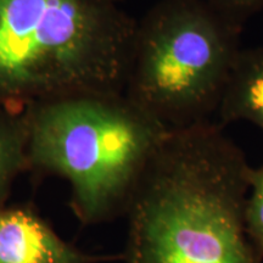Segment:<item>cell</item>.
Returning <instances> with one entry per match:
<instances>
[{"mask_svg":"<svg viewBox=\"0 0 263 263\" xmlns=\"http://www.w3.org/2000/svg\"><path fill=\"white\" fill-rule=\"evenodd\" d=\"M240 32L206 0H160L137 21L123 93L170 130L210 122Z\"/></svg>","mask_w":263,"mask_h":263,"instance_id":"obj_4","label":"cell"},{"mask_svg":"<svg viewBox=\"0 0 263 263\" xmlns=\"http://www.w3.org/2000/svg\"><path fill=\"white\" fill-rule=\"evenodd\" d=\"M217 114L222 126L246 121L263 132V45L240 50Z\"/></svg>","mask_w":263,"mask_h":263,"instance_id":"obj_6","label":"cell"},{"mask_svg":"<svg viewBox=\"0 0 263 263\" xmlns=\"http://www.w3.org/2000/svg\"><path fill=\"white\" fill-rule=\"evenodd\" d=\"M121 256L87 254L61 238L37 212L25 206L0 209V263H99Z\"/></svg>","mask_w":263,"mask_h":263,"instance_id":"obj_5","label":"cell"},{"mask_svg":"<svg viewBox=\"0 0 263 263\" xmlns=\"http://www.w3.org/2000/svg\"><path fill=\"white\" fill-rule=\"evenodd\" d=\"M227 22L238 29L263 9V0H206Z\"/></svg>","mask_w":263,"mask_h":263,"instance_id":"obj_9","label":"cell"},{"mask_svg":"<svg viewBox=\"0 0 263 263\" xmlns=\"http://www.w3.org/2000/svg\"><path fill=\"white\" fill-rule=\"evenodd\" d=\"M26 106L0 105V209L21 172L28 168Z\"/></svg>","mask_w":263,"mask_h":263,"instance_id":"obj_7","label":"cell"},{"mask_svg":"<svg viewBox=\"0 0 263 263\" xmlns=\"http://www.w3.org/2000/svg\"><path fill=\"white\" fill-rule=\"evenodd\" d=\"M28 167L70 184L85 226L126 212L170 129L124 93L44 100L26 106Z\"/></svg>","mask_w":263,"mask_h":263,"instance_id":"obj_3","label":"cell"},{"mask_svg":"<svg viewBox=\"0 0 263 263\" xmlns=\"http://www.w3.org/2000/svg\"><path fill=\"white\" fill-rule=\"evenodd\" d=\"M136 28L116 0H0V105L123 93Z\"/></svg>","mask_w":263,"mask_h":263,"instance_id":"obj_2","label":"cell"},{"mask_svg":"<svg viewBox=\"0 0 263 263\" xmlns=\"http://www.w3.org/2000/svg\"><path fill=\"white\" fill-rule=\"evenodd\" d=\"M252 172L222 124L170 130L124 212V263H262L246 227Z\"/></svg>","mask_w":263,"mask_h":263,"instance_id":"obj_1","label":"cell"},{"mask_svg":"<svg viewBox=\"0 0 263 263\" xmlns=\"http://www.w3.org/2000/svg\"><path fill=\"white\" fill-rule=\"evenodd\" d=\"M116 2H120V0H116Z\"/></svg>","mask_w":263,"mask_h":263,"instance_id":"obj_10","label":"cell"},{"mask_svg":"<svg viewBox=\"0 0 263 263\" xmlns=\"http://www.w3.org/2000/svg\"><path fill=\"white\" fill-rule=\"evenodd\" d=\"M246 227L250 239L263 257V166L252 172L246 205Z\"/></svg>","mask_w":263,"mask_h":263,"instance_id":"obj_8","label":"cell"}]
</instances>
